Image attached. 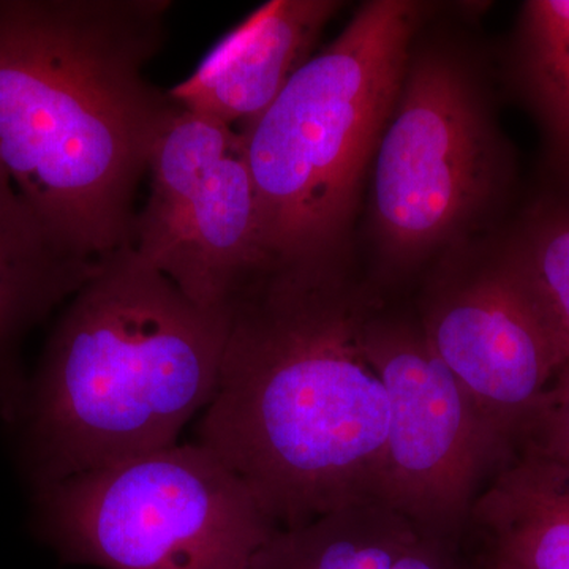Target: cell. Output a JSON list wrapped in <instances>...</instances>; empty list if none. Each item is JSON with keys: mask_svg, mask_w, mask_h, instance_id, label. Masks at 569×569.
I'll return each mask as SVG.
<instances>
[{"mask_svg": "<svg viewBox=\"0 0 569 569\" xmlns=\"http://www.w3.org/2000/svg\"><path fill=\"white\" fill-rule=\"evenodd\" d=\"M370 320L336 257L271 261L231 299L197 441L279 529L377 498L389 400L366 353Z\"/></svg>", "mask_w": 569, "mask_h": 569, "instance_id": "obj_1", "label": "cell"}, {"mask_svg": "<svg viewBox=\"0 0 569 569\" xmlns=\"http://www.w3.org/2000/svg\"><path fill=\"white\" fill-rule=\"evenodd\" d=\"M168 0H0V168L70 252L132 246L134 197L182 110L144 69Z\"/></svg>", "mask_w": 569, "mask_h": 569, "instance_id": "obj_2", "label": "cell"}, {"mask_svg": "<svg viewBox=\"0 0 569 569\" xmlns=\"http://www.w3.org/2000/svg\"><path fill=\"white\" fill-rule=\"evenodd\" d=\"M230 307L194 305L132 246L70 299L13 426L33 489L171 447L211 402Z\"/></svg>", "mask_w": 569, "mask_h": 569, "instance_id": "obj_3", "label": "cell"}, {"mask_svg": "<svg viewBox=\"0 0 569 569\" xmlns=\"http://www.w3.org/2000/svg\"><path fill=\"white\" fill-rule=\"evenodd\" d=\"M417 3H366L239 133L271 261L336 257L407 77Z\"/></svg>", "mask_w": 569, "mask_h": 569, "instance_id": "obj_4", "label": "cell"}, {"mask_svg": "<svg viewBox=\"0 0 569 569\" xmlns=\"http://www.w3.org/2000/svg\"><path fill=\"white\" fill-rule=\"evenodd\" d=\"M36 515L63 560L102 569H247L279 530L198 441L36 489Z\"/></svg>", "mask_w": 569, "mask_h": 569, "instance_id": "obj_5", "label": "cell"}, {"mask_svg": "<svg viewBox=\"0 0 569 569\" xmlns=\"http://www.w3.org/2000/svg\"><path fill=\"white\" fill-rule=\"evenodd\" d=\"M151 193L137 212L132 249L194 305L228 309L269 263L244 138L181 110L149 162Z\"/></svg>", "mask_w": 569, "mask_h": 569, "instance_id": "obj_6", "label": "cell"}, {"mask_svg": "<svg viewBox=\"0 0 569 569\" xmlns=\"http://www.w3.org/2000/svg\"><path fill=\"white\" fill-rule=\"evenodd\" d=\"M366 353L389 400L377 500L438 537L452 539L477 500L482 475L511 458L425 332L370 320Z\"/></svg>", "mask_w": 569, "mask_h": 569, "instance_id": "obj_7", "label": "cell"}, {"mask_svg": "<svg viewBox=\"0 0 569 569\" xmlns=\"http://www.w3.org/2000/svg\"><path fill=\"white\" fill-rule=\"evenodd\" d=\"M493 146L466 77L441 58L415 63L377 152L373 213L389 252L417 257L477 212L492 190Z\"/></svg>", "mask_w": 569, "mask_h": 569, "instance_id": "obj_8", "label": "cell"}, {"mask_svg": "<svg viewBox=\"0 0 569 569\" xmlns=\"http://www.w3.org/2000/svg\"><path fill=\"white\" fill-rule=\"evenodd\" d=\"M427 342L490 427L520 433L569 351L507 263L451 288L427 316Z\"/></svg>", "mask_w": 569, "mask_h": 569, "instance_id": "obj_9", "label": "cell"}, {"mask_svg": "<svg viewBox=\"0 0 569 569\" xmlns=\"http://www.w3.org/2000/svg\"><path fill=\"white\" fill-rule=\"evenodd\" d=\"M340 3L272 0L227 33L187 80L170 89L182 110L249 126L310 61Z\"/></svg>", "mask_w": 569, "mask_h": 569, "instance_id": "obj_10", "label": "cell"}, {"mask_svg": "<svg viewBox=\"0 0 569 569\" xmlns=\"http://www.w3.org/2000/svg\"><path fill=\"white\" fill-rule=\"evenodd\" d=\"M100 264L66 249L0 168V417L9 425L28 385L18 358L22 339L73 298Z\"/></svg>", "mask_w": 569, "mask_h": 569, "instance_id": "obj_11", "label": "cell"}, {"mask_svg": "<svg viewBox=\"0 0 569 569\" xmlns=\"http://www.w3.org/2000/svg\"><path fill=\"white\" fill-rule=\"evenodd\" d=\"M518 449L471 508L478 559L485 569H569V463Z\"/></svg>", "mask_w": 569, "mask_h": 569, "instance_id": "obj_12", "label": "cell"}, {"mask_svg": "<svg viewBox=\"0 0 569 569\" xmlns=\"http://www.w3.org/2000/svg\"><path fill=\"white\" fill-rule=\"evenodd\" d=\"M422 530L385 501L369 498L277 530L247 569H395Z\"/></svg>", "mask_w": 569, "mask_h": 569, "instance_id": "obj_13", "label": "cell"}, {"mask_svg": "<svg viewBox=\"0 0 569 569\" xmlns=\"http://www.w3.org/2000/svg\"><path fill=\"white\" fill-rule=\"evenodd\" d=\"M569 351V209L531 228L507 261Z\"/></svg>", "mask_w": 569, "mask_h": 569, "instance_id": "obj_14", "label": "cell"}, {"mask_svg": "<svg viewBox=\"0 0 569 569\" xmlns=\"http://www.w3.org/2000/svg\"><path fill=\"white\" fill-rule=\"evenodd\" d=\"M531 84L538 102L569 153V31L527 40Z\"/></svg>", "mask_w": 569, "mask_h": 569, "instance_id": "obj_15", "label": "cell"}, {"mask_svg": "<svg viewBox=\"0 0 569 569\" xmlns=\"http://www.w3.org/2000/svg\"><path fill=\"white\" fill-rule=\"evenodd\" d=\"M518 448L569 463V356L523 427Z\"/></svg>", "mask_w": 569, "mask_h": 569, "instance_id": "obj_16", "label": "cell"}, {"mask_svg": "<svg viewBox=\"0 0 569 569\" xmlns=\"http://www.w3.org/2000/svg\"><path fill=\"white\" fill-rule=\"evenodd\" d=\"M395 569H485L481 560L468 563L462 559L456 541L441 538L432 531L422 530L411 542Z\"/></svg>", "mask_w": 569, "mask_h": 569, "instance_id": "obj_17", "label": "cell"}]
</instances>
